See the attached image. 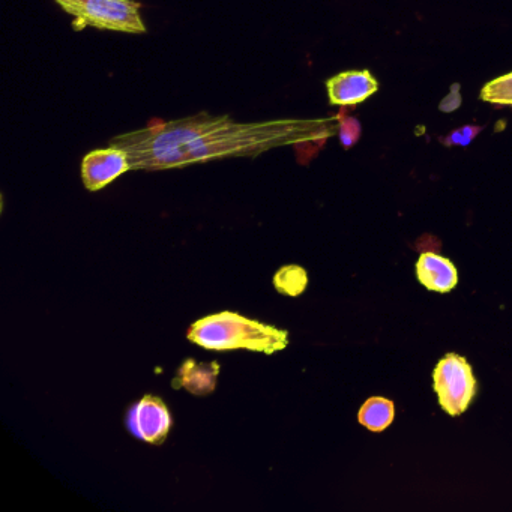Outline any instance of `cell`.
<instances>
[{"label":"cell","mask_w":512,"mask_h":512,"mask_svg":"<svg viewBox=\"0 0 512 512\" xmlns=\"http://www.w3.org/2000/svg\"><path fill=\"white\" fill-rule=\"evenodd\" d=\"M338 134H340V142L344 149H350L358 143L359 137H361V124L356 118H347V116L341 115Z\"/></svg>","instance_id":"cell-14"},{"label":"cell","mask_w":512,"mask_h":512,"mask_svg":"<svg viewBox=\"0 0 512 512\" xmlns=\"http://www.w3.org/2000/svg\"><path fill=\"white\" fill-rule=\"evenodd\" d=\"M65 14L73 17L74 31L122 32L142 35L148 32L142 19V4L136 0H53Z\"/></svg>","instance_id":"cell-3"},{"label":"cell","mask_w":512,"mask_h":512,"mask_svg":"<svg viewBox=\"0 0 512 512\" xmlns=\"http://www.w3.org/2000/svg\"><path fill=\"white\" fill-rule=\"evenodd\" d=\"M433 386L440 407L449 416H460L469 409L476 394V379L464 356L448 353L437 362Z\"/></svg>","instance_id":"cell-4"},{"label":"cell","mask_w":512,"mask_h":512,"mask_svg":"<svg viewBox=\"0 0 512 512\" xmlns=\"http://www.w3.org/2000/svg\"><path fill=\"white\" fill-rule=\"evenodd\" d=\"M187 338L203 349H244L265 355H274L289 346L286 329H278L232 311L202 317L188 328Z\"/></svg>","instance_id":"cell-2"},{"label":"cell","mask_w":512,"mask_h":512,"mask_svg":"<svg viewBox=\"0 0 512 512\" xmlns=\"http://www.w3.org/2000/svg\"><path fill=\"white\" fill-rule=\"evenodd\" d=\"M461 106V95H460V86L454 85L452 86L451 92L449 95H446L445 100L440 103L439 109L442 110L443 113H451L454 110H457L458 107Z\"/></svg>","instance_id":"cell-15"},{"label":"cell","mask_w":512,"mask_h":512,"mask_svg":"<svg viewBox=\"0 0 512 512\" xmlns=\"http://www.w3.org/2000/svg\"><path fill=\"white\" fill-rule=\"evenodd\" d=\"M220 364L218 362H200L193 358L185 359L178 368V376L173 380V388H184L197 397H205L217 389Z\"/></svg>","instance_id":"cell-9"},{"label":"cell","mask_w":512,"mask_h":512,"mask_svg":"<svg viewBox=\"0 0 512 512\" xmlns=\"http://www.w3.org/2000/svg\"><path fill=\"white\" fill-rule=\"evenodd\" d=\"M482 130H484V127H478V125H464V127L457 128V130L446 134L445 137H440L439 142L448 146V148H451V146H463V148H466L478 137Z\"/></svg>","instance_id":"cell-13"},{"label":"cell","mask_w":512,"mask_h":512,"mask_svg":"<svg viewBox=\"0 0 512 512\" xmlns=\"http://www.w3.org/2000/svg\"><path fill=\"white\" fill-rule=\"evenodd\" d=\"M307 271L298 265L283 266L274 275V286L281 295L296 296L302 295L307 289Z\"/></svg>","instance_id":"cell-11"},{"label":"cell","mask_w":512,"mask_h":512,"mask_svg":"<svg viewBox=\"0 0 512 512\" xmlns=\"http://www.w3.org/2000/svg\"><path fill=\"white\" fill-rule=\"evenodd\" d=\"M394 403L388 398L371 397L362 404L358 413V421L362 427L373 433H382L394 422Z\"/></svg>","instance_id":"cell-10"},{"label":"cell","mask_w":512,"mask_h":512,"mask_svg":"<svg viewBox=\"0 0 512 512\" xmlns=\"http://www.w3.org/2000/svg\"><path fill=\"white\" fill-rule=\"evenodd\" d=\"M481 100L497 106L512 107V73L488 82L481 89Z\"/></svg>","instance_id":"cell-12"},{"label":"cell","mask_w":512,"mask_h":512,"mask_svg":"<svg viewBox=\"0 0 512 512\" xmlns=\"http://www.w3.org/2000/svg\"><path fill=\"white\" fill-rule=\"evenodd\" d=\"M326 91L332 106H356L379 91V82L368 70L344 71L326 80Z\"/></svg>","instance_id":"cell-7"},{"label":"cell","mask_w":512,"mask_h":512,"mask_svg":"<svg viewBox=\"0 0 512 512\" xmlns=\"http://www.w3.org/2000/svg\"><path fill=\"white\" fill-rule=\"evenodd\" d=\"M173 419L166 403L155 395H145L130 407L128 431L137 439L151 445H161L172 430Z\"/></svg>","instance_id":"cell-5"},{"label":"cell","mask_w":512,"mask_h":512,"mask_svg":"<svg viewBox=\"0 0 512 512\" xmlns=\"http://www.w3.org/2000/svg\"><path fill=\"white\" fill-rule=\"evenodd\" d=\"M340 121L341 115L241 122L229 115L200 112L172 121H151L139 130L113 137L110 145L127 152L133 170L161 172L322 143L340 131Z\"/></svg>","instance_id":"cell-1"},{"label":"cell","mask_w":512,"mask_h":512,"mask_svg":"<svg viewBox=\"0 0 512 512\" xmlns=\"http://www.w3.org/2000/svg\"><path fill=\"white\" fill-rule=\"evenodd\" d=\"M130 158L127 152L118 146L94 149L82 160V181L86 190H103L127 172H131Z\"/></svg>","instance_id":"cell-6"},{"label":"cell","mask_w":512,"mask_h":512,"mask_svg":"<svg viewBox=\"0 0 512 512\" xmlns=\"http://www.w3.org/2000/svg\"><path fill=\"white\" fill-rule=\"evenodd\" d=\"M419 283L431 292L448 293L457 287L458 271L454 263L434 251H424L416 262Z\"/></svg>","instance_id":"cell-8"}]
</instances>
